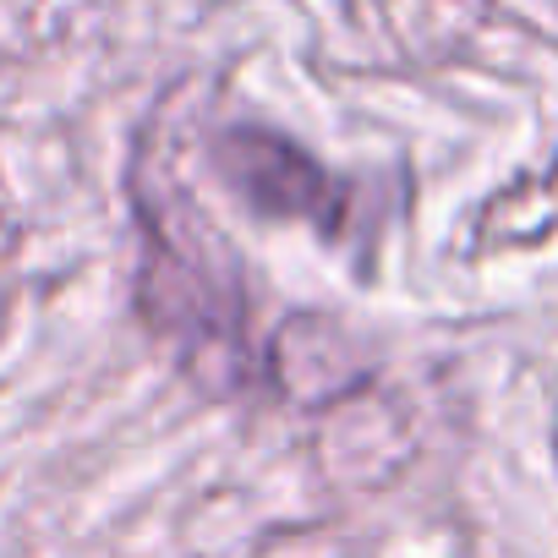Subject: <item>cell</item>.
I'll use <instances>...</instances> for the list:
<instances>
[{
  "mask_svg": "<svg viewBox=\"0 0 558 558\" xmlns=\"http://www.w3.org/2000/svg\"><path fill=\"white\" fill-rule=\"evenodd\" d=\"M219 175L241 203H252L268 219H313L324 230L340 225L345 192L340 181L291 137L263 132V126H230L219 137Z\"/></svg>",
  "mask_w": 558,
  "mask_h": 558,
  "instance_id": "obj_1",
  "label": "cell"
}]
</instances>
